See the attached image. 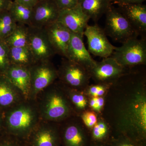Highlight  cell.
<instances>
[{
	"label": "cell",
	"instance_id": "6da1fadb",
	"mask_svg": "<svg viewBox=\"0 0 146 146\" xmlns=\"http://www.w3.org/2000/svg\"><path fill=\"white\" fill-rule=\"evenodd\" d=\"M111 85L117 91L108 110L111 136L124 135L139 146H146L145 72L130 69Z\"/></svg>",
	"mask_w": 146,
	"mask_h": 146
},
{
	"label": "cell",
	"instance_id": "7a4b0ae2",
	"mask_svg": "<svg viewBox=\"0 0 146 146\" xmlns=\"http://www.w3.org/2000/svg\"><path fill=\"white\" fill-rule=\"evenodd\" d=\"M41 119L56 123L70 117L72 108L62 83L56 81L38 95L35 100Z\"/></svg>",
	"mask_w": 146,
	"mask_h": 146
},
{
	"label": "cell",
	"instance_id": "3957f363",
	"mask_svg": "<svg viewBox=\"0 0 146 146\" xmlns=\"http://www.w3.org/2000/svg\"><path fill=\"white\" fill-rule=\"evenodd\" d=\"M6 127L13 137L24 141L38 124L40 118L35 100H24L6 110Z\"/></svg>",
	"mask_w": 146,
	"mask_h": 146
},
{
	"label": "cell",
	"instance_id": "277c9868",
	"mask_svg": "<svg viewBox=\"0 0 146 146\" xmlns=\"http://www.w3.org/2000/svg\"><path fill=\"white\" fill-rule=\"evenodd\" d=\"M124 68L131 69L146 63V38L133 37L117 47L110 56Z\"/></svg>",
	"mask_w": 146,
	"mask_h": 146
},
{
	"label": "cell",
	"instance_id": "5b68a950",
	"mask_svg": "<svg viewBox=\"0 0 146 146\" xmlns=\"http://www.w3.org/2000/svg\"><path fill=\"white\" fill-rule=\"evenodd\" d=\"M31 91L29 100H35L41 92L56 81L57 69L50 60L35 62L29 67Z\"/></svg>",
	"mask_w": 146,
	"mask_h": 146
},
{
	"label": "cell",
	"instance_id": "8992f818",
	"mask_svg": "<svg viewBox=\"0 0 146 146\" xmlns=\"http://www.w3.org/2000/svg\"><path fill=\"white\" fill-rule=\"evenodd\" d=\"M105 15L104 31L113 40L123 44L137 36L129 21L117 8L112 6Z\"/></svg>",
	"mask_w": 146,
	"mask_h": 146
},
{
	"label": "cell",
	"instance_id": "52a82bcc",
	"mask_svg": "<svg viewBox=\"0 0 146 146\" xmlns=\"http://www.w3.org/2000/svg\"><path fill=\"white\" fill-rule=\"evenodd\" d=\"M57 72L58 79L61 83L77 90L86 86L91 78L87 69L65 58L61 60Z\"/></svg>",
	"mask_w": 146,
	"mask_h": 146
},
{
	"label": "cell",
	"instance_id": "ba28073f",
	"mask_svg": "<svg viewBox=\"0 0 146 146\" xmlns=\"http://www.w3.org/2000/svg\"><path fill=\"white\" fill-rule=\"evenodd\" d=\"M55 123L41 119L25 140L26 146H60V130Z\"/></svg>",
	"mask_w": 146,
	"mask_h": 146
},
{
	"label": "cell",
	"instance_id": "9c48e42d",
	"mask_svg": "<svg viewBox=\"0 0 146 146\" xmlns=\"http://www.w3.org/2000/svg\"><path fill=\"white\" fill-rule=\"evenodd\" d=\"M84 35L87 39L88 51L96 56L104 58L110 57L116 48L110 42L104 29L98 24L88 25Z\"/></svg>",
	"mask_w": 146,
	"mask_h": 146
},
{
	"label": "cell",
	"instance_id": "30bf717a",
	"mask_svg": "<svg viewBox=\"0 0 146 146\" xmlns=\"http://www.w3.org/2000/svg\"><path fill=\"white\" fill-rule=\"evenodd\" d=\"M29 48L35 62L50 60L56 55L44 28L28 26Z\"/></svg>",
	"mask_w": 146,
	"mask_h": 146
},
{
	"label": "cell",
	"instance_id": "8fae6325",
	"mask_svg": "<svg viewBox=\"0 0 146 146\" xmlns=\"http://www.w3.org/2000/svg\"><path fill=\"white\" fill-rule=\"evenodd\" d=\"M130 69L120 65L115 59L109 57L97 62L89 71L91 78L98 83L111 84Z\"/></svg>",
	"mask_w": 146,
	"mask_h": 146
},
{
	"label": "cell",
	"instance_id": "7c38bea8",
	"mask_svg": "<svg viewBox=\"0 0 146 146\" xmlns=\"http://www.w3.org/2000/svg\"><path fill=\"white\" fill-rule=\"evenodd\" d=\"M117 3V8L129 21L136 36L146 38L145 5Z\"/></svg>",
	"mask_w": 146,
	"mask_h": 146
},
{
	"label": "cell",
	"instance_id": "4fadbf2b",
	"mask_svg": "<svg viewBox=\"0 0 146 146\" xmlns=\"http://www.w3.org/2000/svg\"><path fill=\"white\" fill-rule=\"evenodd\" d=\"M44 28L56 54L66 58L72 32L58 21Z\"/></svg>",
	"mask_w": 146,
	"mask_h": 146
},
{
	"label": "cell",
	"instance_id": "5bb4252c",
	"mask_svg": "<svg viewBox=\"0 0 146 146\" xmlns=\"http://www.w3.org/2000/svg\"><path fill=\"white\" fill-rule=\"evenodd\" d=\"M60 10L54 0L37 2L33 7L31 26L44 28L57 21Z\"/></svg>",
	"mask_w": 146,
	"mask_h": 146
},
{
	"label": "cell",
	"instance_id": "9a60e30c",
	"mask_svg": "<svg viewBox=\"0 0 146 146\" xmlns=\"http://www.w3.org/2000/svg\"><path fill=\"white\" fill-rule=\"evenodd\" d=\"M90 20L78 3L72 8L60 9L57 21L73 33L84 36V32Z\"/></svg>",
	"mask_w": 146,
	"mask_h": 146
},
{
	"label": "cell",
	"instance_id": "2e32d148",
	"mask_svg": "<svg viewBox=\"0 0 146 146\" xmlns=\"http://www.w3.org/2000/svg\"><path fill=\"white\" fill-rule=\"evenodd\" d=\"M83 35L72 33L66 58L78 63L89 71L96 61L91 57L83 42Z\"/></svg>",
	"mask_w": 146,
	"mask_h": 146
},
{
	"label": "cell",
	"instance_id": "e0dca14e",
	"mask_svg": "<svg viewBox=\"0 0 146 146\" xmlns=\"http://www.w3.org/2000/svg\"><path fill=\"white\" fill-rule=\"evenodd\" d=\"M29 67L10 65L4 74H3L20 91L24 98L26 100H29L30 94L31 74Z\"/></svg>",
	"mask_w": 146,
	"mask_h": 146
},
{
	"label": "cell",
	"instance_id": "ac0fdd59",
	"mask_svg": "<svg viewBox=\"0 0 146 146\" xmlns=\"http://www.w3.org/2000/svg\"><path fill=\"white\" fill-rule=\"evenodd\" d=\"M63 146H90V135L78 125L71 123L65 126L60 131Z\"/></svg>",
	"mask_w": 146,
	"mask_h": 146
},
{
	"label": "cell",
	"instance_id": "d6986e66",
	"mask_svg": "<svg viewBox=\"0 0 146 146\" xmlns=\"http://www.w3.org/2000/svg\"><path fill=\"white\" fill-rule=\"evenodd\" d=\"M25 100L16 86L4 75L0 74V107L7 110Z\"/></svg>",
	"mask_w": 146,
	"mask_h": 146
},
{
	"label": "cell",
	"instance_id": "ffe728a7",
	"mask_svg": "<svg viewBox=\"0 0 146 146\" xmlns=\"http://www.w3.org/2000/svg\"><path fill=\"white\" fill-rule=\"evenodd\" d=\"M113 0H79L78 4L84 13L97 23L112 6Z\"/></svg>",
	"mask_w": 146,
	"mask_h": 146
},
{
	"label": "cell",
	"instance_id": "44dd1931",
	"mask_svg": "<svg viewBox=\"0 0 146 146\" xmlns=\"http://www.w3.org/2000/svg\"><path fill=\"white\" fill-rule=\"evenodd\" d=\"M9 58L10 65L29 67L35 63L29 47H9Z\"/></svg>",
	"mask_w": 146,
	"mask_h": 146
},
{
	"label": "cell",
	"instance_id": "7402d4cb",
	"mask_svg": "<svg viewBox=\"0 0 146 146\" xmlns=\"http://www.w3.org/2000/svg\"><path fill=\"white\" fill-rule=\"evenodd\" d=\"M4 41L9 47H29L28 26L17 24L16 28Z\"/></svg>",
	"mask_w": 146,
	"mask_h": 146
},
{
	"label": "cell",
	"instance_id": "603a6c76",
	"mask_svg": "<svg viewBox=\"0 0 146 146\" xmlns=\"http://www.w3.org/2000/svg\"><path fill=\"white\" fill-rule=\"evenodd\" d=\"M9 11L17 24L31 25L33 15V8L12 1Z\"/></svg>",
	"mask_w": 146,
	"mask_h": 146
},
{
	"label": "cell",
	"instance_id": "cb8c5ba5",
	"mask_svg": "<svg viewBox=\"0 0 146 146\" xmlns=\"http://www.w3.org/2000/svg\"><path fill=\"white\" fill-rule=\"evenodd\" d=\"M17 25L8 10L0 12V39L5 40L12 33Z\"/></svg>",
	"mask_w": 146,
	"mask_h": 146
},
{
	"label": "cell",
	"instance_id": "d4e9b609",
	"mask_svg": "<svg viewBox=\"0 0 146 146\" xmlns=\"http://www.w3.org/2000/svg\"><path fill=\"white\" fill-rule=\"evenodd\" d=\"M91 129V133L89 134L91 142L108 143L111 138L110 129L104 122H97Z\"/></svg>",
	"mask_w": 146,
	"mask_h": 146
},
{
	"label": "cell",
	"instance_id": "484cf974",
	"mask_svg": "<svg viewBox=\"0 0 146 146\" xmlns=\"http://www.w3.org/2000/svg\"><path fill=\"white\" fill-rule=\"evenodd\" d=\"M9 47L4 40L0 39V74H4L10 65Z\"/></svg>",
	"mask_w": 146,
	"mask_h": 146
},
{
	"label": "cell",
	"instance_id": "4316f807",
	"mask_svg": "<svg viewBox=\"0 0 146 146\" xmlns=\"http://www.w3.org/2000/svg\"><path fill=\"white\" fill-rule=\"evenodd\" d=\"M107 143L109 146H139L130 138L122 135L112 136Z\"/></svg>",
	"mask_w": 146,
	"mask_h": 146
},
{
	"label": "cell",
	"instance_id": "83f0119b",
	"mask_svg": "<svg viewBox=\"0 0 146 146\" xmlns=\"http://www.w3.org/2000/svg\"><path fill=\"white\" fill-rule=\"evenodd\" d=\"M84 123L86 127L92 129L98 122V119L95 113L91 111H87L81 116Z\"/></svg>",
	"mask_w": 146,
	"mask_h": 146
},
{
	"label": "cell",
	"instance_id": "f1b7e54d",
	"mask_svg": "<svg viewBox=\"0 0 146 146\" xmlns=\"http://www.w3.org/2000/svg\"><path fill=\"white\" fill-rule=\"evenodd\" d=\"M109 84L99 83V84L90 86L88 89L89 94L93 97H102L105 93L106 87Z\"/></svg>",
	"mask_w": 146,
	"mask_h": 146
},
{
	"label": "cell",
	"instance_id": "f546056e",
	"mask_svg": "<svg viewBox=\"0 0 146 146\" xmlns=\"http://www.w3.org/2000/svg\"><path fill=\"white\" fill-rule=\"evenodd\" d=\"M0 146H26L23 141L13 137L12 140L0 143Z\"/></svg>",
	"mask_w": 146,
	"mask_h": 146
},
{
	"label": "cell",
	"instance_id": "4dcf8cb0",
	"mask_svg": "<svg viewBox=\"0 0 146 146\" xmlns=\"http://www.w3.org/2000/svg\"><path fill=\"white\" fill-rule=\"evenodd\" d=\"M12 2L11 0H0V12L8 10Z\"/></svg>",
	"mask_w": 146,
	"mask_h": 146
},
{
	"label": "cell",
	"instance_id": "1f68e13d",
	"mask_svg": "<svg viewBox=\"0 0 146 146\" xmlns=\"http://www.w3.org/2000/svg\"><path fill=\"white\" fill-rule=\"evenodd\" d=\"M89 105L95 111L98 112L100 111L99 108L98 97H93L89 102Z\"/></svg>",
	"mask_w": 146,
	"mask_h": 146
},
{
	"label": "cell",
	"instance_id": "d6a6232c",
	"mask_svg": "<svg viewBox=\"0 0 146 146\" xmlns=\"http://www.w3.org/2000/svg\"><path fill=\"white\" fill-rule=\"evenodd\" d=\"M16 2L33 8L36 3V0H15Z\"/></svg>",
	"mask_w": 146,
	"mask_h": 146
},
{
	"label": "cell",
	"instance_id": "836d02e7",
	"mask_svg": "<svg viewBox=\"0 0 146 146\" xmlns=\"http://www.w3.org/2000/svg\"><path fill=\"white\" fill-rule=\"evenodd\" d=\"M146 0H115L116 3L124 4L143 3Z\"/></svg>",
	"mask_w": 146,
	"mask_h": 146
},
{
	"label": "cell",
	"instance_id": "e575fe53",
	"mask_svg": "<svg viewBox=\"0 0 146 146\" xmlns=\"http://www.w3.org/2000/svg\"><path fill=\"white\" fill-rule=\"evenodd\" d=\"M90 146H109L107 143H98L91 142Z\"/></svg>",
	"mask_w": 146,
	"mask_h": 146
},
{
	"label": "cell",
	"instance_id": "d590c367",
	"mask_svg": "<svg viewBox=\"0 0 146 146\" xmlns=\"http://www.w3.org/2000/svg\"><path fill=\"white\" fill-rule=\"evenodd\" d=\"M3 123V119L1 115L0 114V129L1 127L2 124Z\"/></svg>",
	"mask_w": 146,
	"mask_h": 146
},
{
	"label": "cell",
	"instance_id": "8d00e7d4",
	"mask_svg": "<svg viewBox=\"0 0 146 146\" xmlns=\"http://www.w3.org/2000/svg\"><path fill=\"white\" fill-rule=\"evenodd\" d=\"M44 1V0H36V2L38 1Z\"/></svg>",
	"mask_w": 146,
	"mask_h": 146
},
{
	"label": "cell",
	"instance_id": "74e56055",
	"mask_svg": "<svg viewBox=\"0 0 146 146\" xmlns=\"http://www.w3.org/2000/svg\"><path fill=\"white\" fill-rule=\"evenodd\" d=\"M113 1H115V0H113Z\"/></svg>",
	"mask_w": 146,
	"mask_h": 146
}]
</instances>
